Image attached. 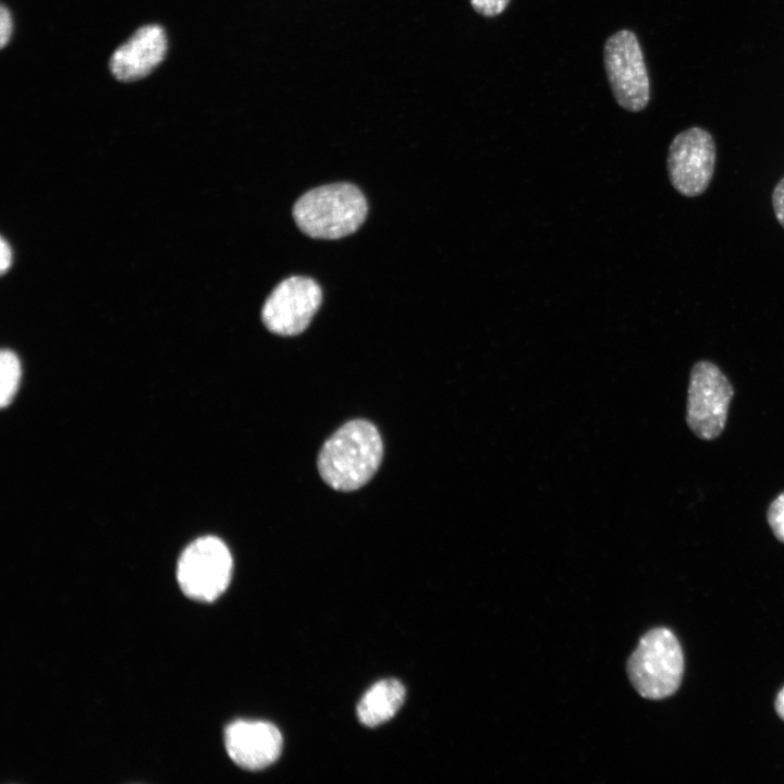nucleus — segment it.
<instances>
[{
	"label": "nucleus",
	"mask_w": 784,
	"mask_h": 784,
	"mask_svg": "<svg viewBox=\"0 0 784 784\" xmlns=\"http://www.w3.org/2000/svg\"><path fill=\"white\" fill-rule=\"evenodd\" d=\"M368 205L360 189L351 183H334L308 191L293 207L298 228L308 236L336 240L357 231Z\"/></svg>",
	"instance_id": "2"
},
{
	"label": "nucleus",
	"mask_w": 784,
	"mask_h": 784,
	"mask_svg": "<svg viewBox=\"0 0 784 784\" xmlns=\"http://www.w3.org/2000/svg\"><path fill=\"white\" fill-rule=\"evenodd\" d=\"M473 9L480 15L493 17L501 14L510 0H469Z\"/></svg>",
	"instance_id": "14"
},
{
	"label": "nucleus",
	"mask_w": 784,
	"mask_h": 784,
	"mask_svg": "<svg viewBox=\"0 0 784 784\" xmlns=\"http://www.w3.org/2000/svg\"><path fill=\"white\" fill-rule=\"evenodd\" d=\"M232 568V555L225 543L206 536L185 548L177 562L176 578L185 596L209 602L226 589Z\"/></svg>",
	"instance_id": "5"
},
{
	"label": "nucleus",
	"mask_w": 784,
	"mask_h": 784,
	"mask_svg": "<svg viewBox=\"0 0 784 784\" xmlns=\"http://www.w3.org/2000/svg\"><path fill=\"white\" fill-rule=\"evenodd\" d=\"M12 262V252L8 243L1 238L0 243V269L4 273Z\"/></svg>",
	"instance_id": "17"
},
{
	"label": "nucleus",
	"mask_w": 784,
	"mask_h": 784,
	"mask_svg": "<svg viewBox=\"0 0 784 784\" xmlns=\"http://www.w3.org/2000/svg\"><path fill=\"white\" fill-rule=\"evenodd\" d=\"M224 745L234 763L256 771L278 760L283 739L280 731L271 723L237 720L226 726Z\"/></svg>",
	"instance_id": "9"
},
{
	"label": "nucleus",
	"mask_w": 784,
	"mask_h": 784,
	"mask_svg": "<svg viewBox=\"0 0 784 784\" xmlns=\"http://www.w3.org/2000/svg\"><path fill=\"white\" fill-rule=\"evenodd\" d=\"M734 391L719 367L696 363L690 371L686 421L700 439L712 440L723 431Z\"/></svg>",
	"instance_id": "6"
},
{
	"label": "nucleus",
	"mask_w": 784,
	"mask_h": 784,
	"mask_svg": "<svg viewBox=\"0 0 784 784\" xmlns=\"http://www.w3.org/2000/svg\"><path fill=\"white\" fill-rule=\"evenodd\" d=\"M0 375V403L2 407H5L13 400L21 378L20 360L10 350L1 352Z\"/></svg>",
	"instance_id": "12"
},
{
	"label": "nucleus",
	"mask_w": 784,
	"mask_h": 784,
	"mask_svg": "<svg viewBox=\"0 0 784 784\" xmlns=\"http://www.w3.org/2000/svg\"><path fill=\"white\" fill-rule=\"evenodd\" d=\"M684 656L674 634L658 627L644 635L627 662L628 677L637 693L647 699H663L681 685Z\"/></svg>",
	"instance_id": "3"
},
{
	"label": "nucleus",
	"mask_w": 784,
	"mask_h": 784,
	"mask_svg": "<svg viewBox=\"0 0 784 784\" xmlns=\"http://www.w3.org/2000/svg\"><path fill=\"white\" fill-rule=\"evenodd\" d=\"M322 292L319 284L307 277H291L270 293L261 310L267 329L282 336L302 333L319 309Z\"/></svg>",
	"instance_id": "8"
},
{
	"label": "nucleus",
	"mask_w": 784,
	"mask_h": 784,
	"mask_svg": "<svg viewBox=\"0 0 784 784\" xmlns=\"http://www.w3.org/2000/svg\"><path fill=\"white\" fill-rule=\"evenodd\" d=\"M383 444L377 427L365 419L341 426L323 443L318 455L322 480L338 491H354L367 483L378 470Z\"/></svg>",
	"instance_id": "1"
},
{
	"label": "nucleus",
	"mask_w": 784,
	"mask_h": 784,
	"mask_svg": "<svg viewBox=\"0 0 784 784\" xmlns=\"http://www.w3.org/2000/svg\"><path fill=\"white\" fill-rule=\"evenodd\" d=\"M13 23L11 13L7 7L1 5L0 9V46L4 48L10 40Z\"/></svg>",
	"instance_id": "16"
},
{
	"label": "nucleus",
	"mask_w": 784,
	"mask_h": 784,
	"mask_svg": "<svg viewBox=\"0 0 784 784\" xmlns=\"http://www.w3.org/2000/svg\"><path fill=\"white\" fill-rule=\"evenodd\" d=\"M603 62L618 106L630 112L644 110L650 99V83L636 35L628 29L611 35L604 44Z\"/></svg>",
	"instance_id": "4"
},
{
	"label": "nucleus",
	"mask_w": 784,
	"mask_h": 784,
	"mask_svg": "<svg viewBox=\"0 0 784 784\" xmlns=\"http://www.w3.org/2000/svg\"><path fill=\"white\" fill-rule=\"evenodd\" d=\"M405 699V687L397 679H382L373 684L357 705L362 724L375 727L392 719Z\"/></svg>",
	"instance_id": "11"
},
{
	"label": "nucleus",
	"mask_w": 784,
	"mask_h": 784,
	"mask_svg": "<svg viewBox=\"0 0 784 784\" xmlns=\"http://www.w3.org/2000/svg\"><path fill=\"white\" fill-rule=\"evenodd\" d=\"M715 144L701 127L678 133L667 152V173L672 186L683 196L701 195L711 183L715 167Z\"/></svg>",
	"instance_id": "7"
},
{
	"label": "nucleus",
	"mask_w": 784,
	"mask_h": 784,
	"mask_svg": "<svg viewBox=\"0 0 784 784\" xmlns=\"http://www.w3.org/2000/svg\"><path fill=\"white\" fill-rule=\"evenodd\" d=\"M767 517L774 536L784 542V492L772 501Z\"/></svg>",
	"instance_id": "13"
},
{
	"label": "nucleus",
	"mask_w": 784,
	"mask_h": 784,
	"mask_svg": "<svg viewBox=\"0 0 784 784\" xmlns=\"http://www.w3.org/2000/svg\"><path fill=\"white\" fill-rule=\"evenodd\" d=\"M775 710L779 716L784 720V687L779 693L775 700Z\"/></svg>",
	"instance_id": "18"
},
{
	"label": "nucleus",
	"mask_w": 784,
	"mask_h": 784,
	"mask_svg": "<svg viewBox=\"0 0 784 784\" xmlns=\"http://www.w3.org/2000/svg\"><path fill=\"white\" fill-rule=\"evenodd\" d=\"M772 205L775 218L784 228V177L775 185L772 193Z\"/></svg>",
	"instance_id": "15"
},
{
	"label": "nucleus",
	"mask_w": 784,
	"mask_h": 784,
	"mask_svg": "<svg viewBox=\"0 0 784 784\" xmlns=\"http://www.w3.org/2000/svg\"><path fill=\"white\" fill-rule=\"evenodd\" d=\"M167 47V36L160 25H144L113 52L111 73L122 82L140 79L161 63Z\"/></svg>",
	"instance_id": "10"
}]
</instances>
